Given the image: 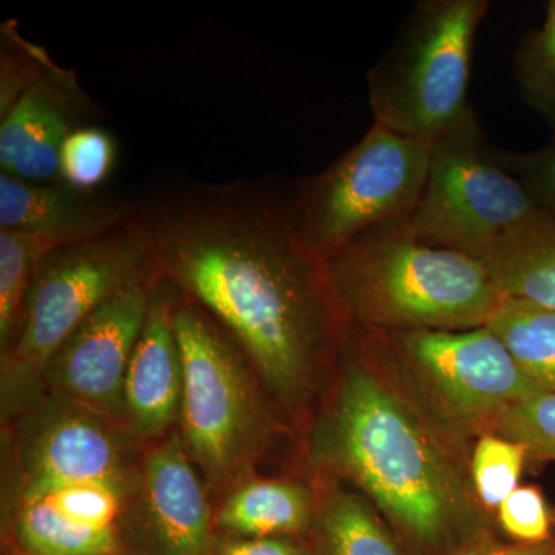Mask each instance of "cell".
Segmentation results:
<instances>
[{
	"instance_id": "14",
	"label": "cell",
	"mask_w": 555,
	"mask_h": 555,
	"mask_svg": "<svg viewBox=\"0 0 555 555\" xmlns=\"http://www.w3.org/2000/svg\"><path fill=\"white\" fill-rule=\"evenodd\" d=\"M177 288L159 278L153 287L147 321L142 328L124 386L126 427L138 440L166 434L181 416V352L173 326Z\"/></svg>"
},
{
	"instance_id": "22",
	"label": "cell",
	"mask_w": 555,
	"mask_h": 555,
	"mask_svg": "<svg viewBox=\"0 0 555 555\" xmlns=\"http://www.w3.org/2000/svg\"><path fill=\"white\" fill-rule=\"evenodd\" d=\"M118 142L108 130L87 126L73 131L61 152L60 181L82 192H98L118 163Z\"/></svg>"
},
{
	"instance_id": "18",
	"label": "cell",
	"mask_w": 555,
	"mask_h": 555,
	"mask_svg": "<svg viewBox=\"0 0 555 555\" xmlns=\"http://www.w3.org/2000/svg\"><path fill=\"white\" fill-rule=\"evenodd\" d=\"M488 327L532 382L555 392V310L505 298Z\"/></svg>"
},
{
	"instance_id": "9",
	"label": "cell",
	"mask_w": 555,
	"mask_h": 555,
	"mask_svg": "<svg viewBox=\"0 0 555 555\" xmlns=\"http://www.w3.org/2000/svg\"><path fill=\"white\" fill-rule=\"evenodd\" d=\"M383 335L420 393L463 436L491 433L511 404L542 389L488 326Z\"/></svg>"
},
{
	"instance_id": "7",
	"label": "cell",
	"mask_w": 555,
	"mask_h": 555,
	"mask_svg": "<svg viewBox=\"0 0 555 555\" xmlns=\"http://www.w3.org/2000/svg\"><path fill=\"white\" fill-rule=\"evenodd\" d=\"M430 144L374 124L366 137L294 188L310 243L328 261L347 246L406 218L425 188Z\"/></svg>"
},
{
	"instance_id": "3",
	"label": "cell",
	"mask_w": 555,
	"mask_h": 555,
	"mask_svg": "<svg viewBox=\"0 0 555 555\" xmlns=\"http://www.w3.org/2000/svg\"><path fill=\"white\" fill-rule=\"evenodd\" d=\"M331 269L352 326L383 334L485 327L505 299L480 259L416 240L403 219L353 241Z\"/></svg>"
},
{
	"instance_id": "24",
	"label": "cell",
	"mask_w": 555,
	"mask_h": 555,
	"mask_svg": "<svg viewBox=\"0 0 555 555\" xmlns=\"http://www.w3.org/2000/svg\"><path fill=\"white\" fill-rule=\"evenodd\" d=\"M53 61L49 51L22 36L16 21L0 28V116L25 93Z\"/></svg>"
},
{
	"instance_id": "15",
	"label": "cell",
	"mask_w": 555,
	"mask_h": 555,
	"mask_svg": "<svg viewBox=\"0 0 555 555\" xmlns=\"http://www.w3.org/2000/svg\"><path fill=\"white\" fill-rule=\"evenodd\" d=\"M480 261L503 297L555 310V218L537 211Z\"/></svg>"
},
{
	"instance_id": "28",
	"label": "cell",
	"mask_w": 555,
	"mask_h": 555,
	"mask_svg": "<svg viewBox=\"0 0 555 555\" xmlns=\"http://www.w3.org/2000/svg\"><path fill=\"white\" fill-rule=\"evenodd\" d=\"M447 555H555V539L539 545H528V543L505 542L500 540L495 532H488Z\"/></svg>"
},
{
	"instance_id": "21",
	"label": "cell",
	"mask_w": 555,
	"mask_h": 555,
	"mask_svg": "<svg viewBox=\"0 0 555 555\" xmlns=\"http://www.w3.org/2000/svg\"><path fill=\"white\" fill-rule=\"evenodd\" d=\"M528 451L516 441L495 434H481L470 452L469 473L474 492L486 513L500 505L520 483Z\"/></svg>"
},
{
	"instance_id": "12",
	"label": "cell",
	"mask_w": 555,
	"mask_h": 555,
	"mask_svg": "<svg viewBox=\"0 0 555 555\" xmlns=\"http://www.w3.org/2000/svg\"><path fill=\"white\" fill-rule=\"evenodd\" d=\"M100 108L75 69L51 61L0 116V171L28 182L60 181L61 152L73 131L94 126Z\"/></svg>"
},
{
	"instance_id": "13",
	"label": "cell",
	"mask_w": 555,
	"mask_h": 555,
	"mask_svg": "<svg viewBox=\"0 0 555 555\" xmlns=\"http://www.w3.org/2000/svg\"><path fill=\"white\" fill-rule=\"evenodd\" d=\"M138 215L139 204L118 196L0 175V230L30 233L53 248L100 238Z\"/></svg>"
},
{
	"instance_id": "8",
	"label": "cell",
	"mask_w": 555,
	"mask_h": 555,
	"mask_svg": "<svg viewBox=\"0 0 555 555\" xmlns=\"http://www.w3.org/2000/svg\"><path fill=\"white\" fill-rule=\"evenodd\" d=\"M537 211L516 179L492 159L470 109L430 142L425 188L403 221L412 236L429 246L480 259Z\"/></svg>"
},
{
	"instance_id": "23",
	"label": "cell",
	"mask_w": 555,
	"mask_h": 555,
	"mask_svg": "<svg viewBox=\"0 0 555 555\" xmlns=\"http://www.w3.org/2000/svg\"><path fill=\"white\" fill-rule=\"evenodd\" d=\"M516 441L529 455L555 460V392L540 389L529 393L496 418L491 433Z\"/></svg>"
},
{
	"instance_id": "27",
	"label": "cell",
	"mask_w": 555,
	"mask_h": 555,
	"mask_svg": "<svg viewBox=\"0 0 555 555\" xmlns=\"http://www.w3.org/2000/svg\"><path fill=\"white\" fill-rule=\"evenodd\" d=\"M210 555H320L310 537H235L218 534Z\"/></svg>"
},
{
	"instance_id": "17",
	"label": "cell",
	"mask_w": 555,
	"mask_h": 555,
	"mask_svg": "<svg viewBox=\"0 0 555 555\" xmlns=\"http://www.w3.org/2000/svg\"><path fill=\"white\" fill-rule=\"evenodd\" d=\"M310 539L320 555H412L366 496L345 489L317 505Z\"/></svg>"
},
{
	"instance_id": "19",
	"label": "cell",
	"mask_w": 555,
	"mask_h": 555,
	"mask_svg": "<svg viewBox=\"0 0 555 555\" xmlns=\"http://www.w3.org/2000/svg\"><path fill=\"white\" fill-rule=\"evenodd\" d=\"M50 243L30 233L0 230V347L13 345L24 320L33 281Z\"/></svg>"
},
{
	"instance_id": "4",
	"label": "cell",
	"mask_w": 555,
	"mask_h": 555,
	"mask_svg": "<svg viewBox=\"0 0 555 555\" xmlns=\"http://www.w3.org/2000/svg\"><path fill=\"white\" fill-rule=\"evenodd\" d=\"M173 326L184 374L182 443L211 488H228L268 444V406L243 350L178 291Z\"/></svg>"
},
{
	"instance_id": "1",
	"label": "cell",
	"mask_w": 555,
	"mask_h": 555,
	"mask_svg": "<svg viewBox=\"0 0 555 555\" xmlns=\"http://www.w3.org/2000/svg\"><path fill=\"white\" fill-rule=\"evenodd\" d=\"M139 208L159 278L224 328L278 406L305 411L352 323L294 192L266 179L192 184Z\"/></svg>"
},
{
	"instance_id": "6",
	"label": "cell",
	"mask_w": 555,
	"mask_h": 555,
	"mask_svg": "<svg viewBox=\"0 0 555 555\" xmlns=\"http://www.w3.org/2000/svg\"><path fill=\"white\" fill-rule=\"evenodd\" d=\"M158 278L141 210L100 238L53 248L33 281L20 334L2 356L3 371L9 377H42L50 358L94 310Z\"/></svg>"
},
{
	"instance_id": "26",
	"label": "cell",
	"mask_w": 555,
	"mask_h": 555,
	"mask_svg": "<svg viewBox=\"0 0 555 555\" xmlns=\"http://www.w3.org/2000/svg\"><path fill=\"white\" fill-rule=\"evenodd\" d=\"M491 156L516 179L537 210L555 218V142L528 153L491 147Z\"/></svg>"
},
{
	"instance_id": "11",
	"label": "cell",
	"mask_w": 555,
	"mask_h": 555,
	"mask_svg": "<svg viewBox=\"0 0 555 555\" xmlns=\"http://www.w3.org/2000/svg\"><path fill=\"white\" fill-rule=\"evenodd\" d=\"M131 535L137 555L211 554L215 516L181 437L171 436L142 460Z\"/></svg>"
},
{
	"instance_id": "2",
	"label": "cell",
	"mask_w": 555,
	"mask_h": 555,
	"mask_svg": "<svg viewBox=\"0 0 555 555\" xmlns=\"http://www.w3.org/2000/svg\"><path fill=\"white\" fill-rule=\"evenodd\" d=\"M323 454L377 507L412 555H447L494 531L470 481L463 434L390 379L383 334L350 327Z\"/></svg>"
},
{
	"instance_id": "29",
	"label": "cell",
	"mask_w": 555,
	"mask_h": 555,
	"mask_svg": "<svg viewBox=\"0 0 555 555\" xmlns=\"http://www.w3.org/2000/svg\"><path fill=\"white\" fill-rule=\"evenodd\" d=\"M3 555H35V554L24 553V551L14 550V547H5V551H3Z\"/></svg>"
},
{
	"instance_id": "10",
	"label": "cell",
	"mask_w": 555,
	"mask_h": 555,
	"mask_svg": "<svg viewBox=\"0 0 555 555\" xmlns=\"http://www.w3.org/2000/svg\"><path fill=\"white\" fill-rule=\"evenodd\" d=\"M156 281L120 292L79 324L43 371L51 392L126 426L127 369L147 321Z\"/></svg>"
},
{
	"instance_id": "20",
	"label": "cell",
	"mask_w": 555,
	"mask_h": 555,
	"mask_svg": "<svg viewBox=\"0 0 555 555\" xmlns=\"http://www.w3.org/2000/svg\"><path fill=\"white\" fill-rule=\"evenodd\" d=\"M513 72L518 90L555 133V0L546 5V17L535 30L526 33L514 53Z\"/></svg>"
},
{
	"instance_id": "16",
	"label": "cell",
	"mask_w": 555,
	"mask_h": 555,
	"mask_svg": "<svg viewBox=\"0 0 555 555\" xmlns=\"http://www.w3.org/2000/svg\"><path fill=\"white\" fill-rule=\"evenodd\" d=\"M317 505L305 485L288 480H250L233 489L215 516L218 534L310 537Z\"/></svg>"
},
{
	"instance_id": "25",
	"label": "cell",
	"mask_w": 555,
	"mask_h": 555,
	"mask_svg": "<svg viewBox=\"0 0 555 555\" xmlns=\"http://www.w3.org/2000/svg\"><path fill=\"white\" fill-rule=\"evenodd\" d=\"M496 524L511 542L539 545L554 540V517L535 486H518L496 509Z\"/></svg>"
},
{
	"instance_id": "5",
	"label": "cell",
	"mask_w": 555,
	"mask_h": 555,
	"mask_svg": "<svg viewBox=\"0 0 555 555\" xmlns=\"http://www.w3.org/2000/svg\"><path fill=\"white\" fill-rule=\"evenodd\" d=\"M489 0H422L393 46L369 72L374 124L418 141H436L467 113L478 27Z\"/></svg>"
}]
</instances>
